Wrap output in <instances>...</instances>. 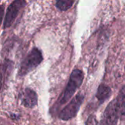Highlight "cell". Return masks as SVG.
I'll use <instances>...</instances> for the list:
<instances>
[{"mask_svg": "<svg viewBox=\"0 0 125 125\" xmlns=\"http://www.w3.org/2000/svg\"><path fill=\"white\" fill-rule=\"evenodd\" d=\"M83 73L80 70H74L70 75L69 82L60 99V103L64 104L68 102L76 90L81 86L83 81Z\"/></svg>", "mask_w": 125, "mask_h": 125, "instance_id": "cell-1", "label": "cell"}, {"mask_svg": "<svg viewBox=\"0 0 125 125\" xmlns=\"http://www.w3.org/2000/svg\"><path fill=\"white\" fill-rule=\"evenodd\" d=\"M42 61V55L41 51L37 48H34L23 59L21 64L19 70V76H24L29 72L35 69Z\"/></svg>", "mask_w": 125, "mask_h": 125, "instance_id": "cell-2", "label": "cell"}, {"mask_svg": "<svg viewBox=\"0 0 125 125\" xmlns=\"http://www.w3.org/2000/svg\"><path fill=\"white\" fill-rule=\"evenodd\" d=\"M83 98L84 97L82 94L76 95L67 105L62 110L59 114V118L64 121H67L75 117L83 101Z\"/></svg>", "mask_w": 125, "mask_h": 125, "instance_id": "cell-3", "label": "cell"}, {"mask_svg": "<svg viewBox=\"0 0 125 125\" xmlns=\"http://www.w3.org/2000/svg\"><path fill=\"white\" fill-rule=\"evenodd\" d=\"M26 1L23 0H15L8 7L4 22V28H8L12 26L15 21L20 10L25 6Z\"/></svg>", "mask_w": 125, "mask_h": 125, "instance_id": "cell-4", "label": "cell"}, {"mask_svg": "<svg viewBox=\"0 0 125 125\" xmlns=\"http://www.w3.org/2000/svg\"><path fill=\"white\" fill-rule=\"evenodd\" d=\"M119 119L115 101L111 102L105 108L102 119L101 125H117Z\"/></svg>", "mask_w": 125, "mask_h": 125, "instance_id": "cell-5", "label": "cell"}, {"mask_svg": "<svg viewBox=\"0 0 125 125\" xmlns=\"http://www.w3.org/2000/svg\"><path fill=\"white\" fill-rule=\"evenodd\" d=\"M21 103L26 108H34L37 104V95L34 91L29 88L25 89L20 97Z\"/></svg>", "mask_w": 125, "mask_h": 125, "instance_id": "cell-6", "label": "cell"}, {"mask_svg": "<svg viewBox=\"0 0 125 125\" xmlns=\"http://www.w3.org/2000/svg\"><path fill=\"white\" fill-rule=\"evenodd\" d=\"M114 101L119 119L122 120H125V86L122 88Z\"/></svg>", "mask_w": 125, "mask_h": 125, "instance_id": "cell-7", "label": "cell"}, {"mask_svg": "<svg viewBox=\"0 0 125 125\" xmlns=\"http://www.w3.org/2000/svg\"><path fill=\"white\" fill-rule=\"evenodd\" d=\"M111 94V89L105 84H101L97 90V98L100 103H103L110 97Z\"/></svg>", "mask_w": 125, "mask_h": 125, "instance_id": "cell-8", "label": "cell"}, {"mask_svg": "<svg viewBox=\"0 0 125 125\" xmlns=\"http://www.w3.org/2000/svg\"><path fill=\"white\" fill-rule=\"evenodd\" d=\"M73 4H74L73 1H58L56 3V6L60 10L65 11L70 9Z\"/></svg>", "mask_w": 125, "mask_h": 125, "instance_id": "cell-9", "label": "cell"}, {"mask_svg": "<svg viewBox=\"0 0 125 125\" xmlns=\"http://www.w3.org/2000/svg\"><path fill=\"white\" fill-rule=\"evenodd\" d=\"M10 64H8L6 63L3 64L2 65H0V90L2 86V83H3V78H4V73H6V71L8 70V67Z\"/></svg>", "mask_w": 125, "mask_h": 125, "instance_id": "cell-10", "label": "cell"}, {"mask_svg": "<svg viewBox=\"0 0 125 125\" xmlns=\"http://www.w3.org/2000/svg\"><path fill=\"white\" fill-rule=\"evenodd\" d=\"M86 125H97V121L96 120V118L94 116H91L86 122Z\"/></svg>", "mask_w": 125, "mask_h": 125, "instance_id": "cell-11", "label": "cell"}, {"mask_svg": "<svg viewBox=\"0 0 125 125\" xmlns=\"http://www.w3.org/2000/svg\"><path fill=\"white\" fill-rule=\"evenodd\" d=\"M3 15H4V7L0 6V25H1V23L2 21Z\"/></svg>", "mask_w": 125, "mask_h": 125, "instance_id": "cell-12", "label": "cell"}]
</instances>
